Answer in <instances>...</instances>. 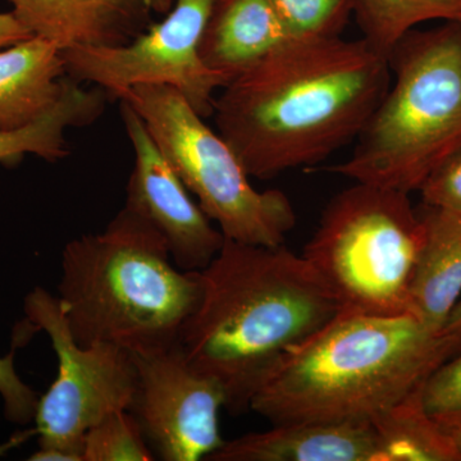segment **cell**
<instances>
[{
	"label": "cell",
	"instance_id": "6da1fadb",
	"mask_svg": "<svg viewBox=\"0 0 461 461\" xmlns=\"http://www.w3.org/2000/svg\"><path fill=\"white\" fill-rule=\"evenodd\" d=\"M391 80L363 38H294L221 89L212 115L248 175L269 180L357 140Z\"/></svg>",
	"mask_w": 461,
	"mask_h": 461
},
{
	"label": "cell",
	"instance_id": "7a4b0ae2",
	"mask_svg": "<svg viewBox=\"0 0 461 461\" xmlns=\"http://www.w3.org/2000/svg\"><path fill=\"white\" fill-rule=\"evenodd\" d=\"M198 308L182 330L187 362L222 386L239 415L285 355L342 312L341 303L303 256L286 248L224 240L203 271Z\"/></svg>",
	"mask_w": 461,
	"mask_h": 461
},
{
	"label": "cell",
	"instance_id": "3957f363",
	"mask_svg": "<svg viewBox=\"0 0 461 461\" xmlns=\"http://www.w3.org/2000/svg\"><path fill=\"white\" fill-rule=\"evenodd\" d=\"M460 350L459 336L432 332L411 314L341 312L285 355L250 409L272 426L377 421Z\"/></svg>",
	"mask_w": 461,
	"mask_h": 461
},
{
	"label": "cell",
	"instance_id": "277c9868",
	"mask_svg": "<svg viewBox=\"0 0 461 461\" xmlns=\"http://www.w3.org/2000/svg\"><path fill=\"white\" fill-rule=\"evenodd\" d=\"M200 297V271L178 268L162 235L126 205L104 230L63 249L58 299L80 345L171 348Z\"/></svg>",
	"mask_w": 461,
	"mask_h": 461
},
{
	"label": "cell",
	"instance_id": "5b68a950",
	"mask_svg": "<svg viewBox=\"0 0 461 461\" xmlns=\"http://www.w3.org/2000/svg\"><path fill=\"white\" fill-rule=\"evenodd\" d=\"M393 80L348 159L324 168L411 194L461 147V25L412 32L388 56Z\"/></svg>",
	"mask_w": 461,
	"mask_h": 461
},
{
	"label": "cell",
	"instance_id": "8992f818",
	"mask_svg": "<svg viewBox=\"0 0 461 461\" xmlns=\"http://www.w3.org/2000/svg\"><path fill=\"white\" fill-rule=\"evenodd\" d=\"M426 241L409 194L355 182L321 215L302 256L332 288L342 312L411 314V290Z\"/></svg>",
	"mask_w": 461,
	"mask_h": 461
},
{
	"label": "cell",
	"instance_id": "52a82bcc",
	"mask_svg": "<svg viewBox=\"0 0 461 461\" xmlns=\"http://www.w3.org/2000/svg\"><path fill=\"white\" fill-rule=\"evenodd\" d=\"M120 100L147 124L163 156L224 238L277 247L296 226L293 203L280 190H257L226 140L167 85H140Z\"/></svg>",
	"mask_w": 461,
	"mask_h": 461
},
{
	"label": "cell",
	"instance_id": "ba28073f",
	"mask_svg": "<svg viewBox=\"0 0 461 461\" xmlns=\"http://www.w3.org/2000/svg\"><path fill=\"white\" fill-rule=\"evenodd\" d=\"M26 321L50 336L58 373L39 399L36 427L5 447L38 436L32 461H83L85 435L112 412L129 411L138 384L132 353L109 344L76 342L58 296L36 287L25 300Z\"/></svg>",
	"mask_w": 461,
	"mask_h": 461
},
{
	"label": "cell",
	"instance_id": "9c48e42d",
	"mask_svg": "<svg viewBox=\"0 0 461 461\" xmlns=\"http://www.w3.org/2000/svg\"><path fill=\"white\" fill-rule=\"evenodd\" d=\"M218 0H176L160 23L121 45H80L63 50L67 76L120 100L140 85H167L203 118L213 113L215 93L227 80L205 66L200 41Z\"/></svg>",
	"mask_w": 461,
	"mask_h": 461
},
{
	"label": "cell",
	"instance_id": "30bf717a",
	"mask_svg": "<svg viewBox=\"0 0 461 461\" xmlns=\"http://www.w3.org/2000/svg\"><path fill=\"white\" fill-rule=\"evenodd\" d=\"M132 357L138 384L129 411L157 459L206 460L220 450L226 396L218 381L194 368L180 344Z\"/></svg>",
	"mask_w": 461,
	"mask_h": 461
},
{
	"label": "cell",
	"instance_id": "8fae6325",
	"mask_svg": "<svg viewBox=\"0 0 461 461\" xmlns=\"http://www.w3.org/2000/svg\"><path fill=\"white\" fill-rule=\"evenodd\" d=\"M121 115L135 163L127 184V208L141 215L165 239L173 263L203 271L224 244V235L194 202L190 191L163 156L140 114L124 100Z\"/></svg>",
	"mask_w": 461,
	"mask_h": 461
},
{
	"label": "cell",
	"instance_id": "7c38bea8",
	"mask_svg": "<svg viewBox=\"0 0 461 461\" xmlns=\"http://www.w3.org/2000/svg\"><path fill=\"white\" fill-rule=\"evenodd\" d=\"M206 461H388L373 421L276 424L224 442Z\"/></svg>",
	"mask_w": 461,
	"mask_h": 461
},
{
	"label": "cell",
	"instance_id": "4fadbf2b",
	"mask_svg": "<svg viewBox=\"0 0 461 461\" xmlns=\"http://www.w3.org/2000/svg\"><path fill=\"white\" fill-rule=\"evenodd\" d=\"M33 36L62 50L80 45L126 44L144 32L145 0H8Z\"/></svg>",
	"mask_w": 461,
	"mask_h": 461
},
{
	"label": "cell",
	"instance_id": "5bb4252c",
	"mask_svg": "<svg viewBox=\"0 0 461 461\" xmlns=\"http://www.w3.org/2000/svg\"><path fill=\"white\" fill-rule=\"evenodd\" d=\"M290 39L273 0H218L200 41V57L230 84Z\"/></svg>",
	"mask_w": 461,
	"mask_h": 461
},
{
	"label": "cell",
	"instance_id": "9a60e30c",
	"mask_svg": "<svg viewBox=\"0 0 461 461\" xmlns=\"http://www.w3.org/2000/svg\"><path fill=\"white\" fill-rule=\"evenodd\" d=\"M67 83L63 50L32 36L0 50V129L16 130L50 111Z\"/></svg>",
	"mask_w": 461,
	"mask_h": 461
},
{
	"label": "cell",
	"instance_id": "2e32d148",
	"mask_svg": "<svg viewBox=\"0 0 461 461\" xmlns=\"http://www.w3.org/2000/svg\"><path fill=\"white\" fill-rule=\"evenodd\" d=\"M426 241L411 290V314L442 333L461 296V215L429 208L423 215Z\"/></svg>",
	"mask_w": 461,
	"mask_h": 461
},
{
	"label": "cell",
	"instance_id": "e0dca14e",
	"mask_svg": "<svg viewBox=\"0 0 461 461\" xmlns=\"http://www.w3.org/2000/svg\"><path fill=\"white\" fill-rule=\"evenodd\" d=\"M104 90L84 89L67 76L62 95L56 104L32 123L16 130L0 129V165H20L26 154L57 162L69 154L67 130L95 122L104 111Z\"/></svg>",
	"mask_w": 461,
	"mask_h": 461
},
{
	"label": "cell",
	"instance_id": "ac0fdd59",
	"mask_svg": "<svg viewBox=\"0 0 461 461\" xmlns=\"http://www.w3.org/2000/svg\"><path fill=\"white\" fill-rule=\"evenodd\" d=\"M364 41L384 56L420 23H460L461 0H353Z\"/></svg>",
	"mask_w": 461,
	"mask_h": 461
},
{
	"label": "cell",
	"instance_id": "d6986e66",
	"mask_svg": "<svg viewBox=\"0 0 461 461\" xmlns=\"http://www.w3.org/2000/svg\"><path fill=\"white\" fill-rule=\"evenodd\" d=\"M420 393L373 421L384 438L388 461H461L453 435L424 411Z\"/></svg>",
	"mask_w": 461,
	"mask_h": 461
},
{
	"label": "cell",
	"instance_id": "ffe728a7",
	"mask_svg": "<svg viewBox=\"0 0 461 461\" xmlns=\"http://www.w3.org/2000/svg\"><path fill=\"white\" fill-rule=\"evenodd\" d=\"M140 424L130 411L112 412L85 435L83 461H153Z\"/></svg>",
	"mask_w": 461,
	"mask_h": 461
},
{
	"label": "cell",
	"instance_id": "44dd1931",
	"mask_svg": "<svg viewBox=\"0 0 461 461\" xmlns=\"http://www.w3.org/2000/svg\"><path fill=\"white\" fill-rule=\"evenodd\" d=\"M293 38L339 36L353 0H273Z\"/></svg>",
	"mask_w": 461,
	"mask_h": 461
},
{
	"label": "cell",
	"instance_id": "7402d4cb",
	"mask_svg": "<svg viewBox=\"0 0 461 461\" xmlns=\"http://www.w3.org/2000/svg\"><path fill=\"white\" fill-rule=\"evenodd\" d=\"M421 406L430 420L453 433L461 427V350L424 382Z\"/></svg>",
	"mask_w": 461,
	"mask_h": 461
},
{
	"label": "cell",
	"instance_id": "603a6c76",
	"mask_svg": "<svg viewBox=\"0 0 461 461\" xmlns=\"http://www.w3.org/2000/svg\"><path fill=\"white\" fill-rule=\"evenodd\" d=\"M26 330H18L14 335V348L11 353L0 357V396L5 403V418L12 423L26 426L35 420L41 396L26 384L14 369V351L23 342Z\"/></svg>",
	"mask_w": 461,
	"mask_h": 461
},
{
	"label": "cell",
	"instance_id": "cb8c5ba5",
	"mask_svg": "<svg viewBox=\"0 0 461 461\" xmlns=\"http://www.w3.org/2000/svg\"><path fill=\"white\" fill-rule=\"evenodd\" d=\"M420 191L429 208L461 215V147L429 173Z\"/></svg>",
	"mask_w": 461,
	"mask_h": 461
},
{
	"label": "cell",
	"instance_id": "d4e9b609",
	"mask_svg": "<svg viewBox=\"0 0 461 461\" xmlns=\"http://www.w3.org/2000/svg\"><path fill=\"white\" fill-rule=\"evenodd\" d=\"M32 36V33L14 16V12L0 14V50L26 41Z\"/></svg>",
	"mask_w": 461,
	"mask_h": 461
},
{
	"label": "cell",
	"instance_id": "484cf974",
	"mask_svg": "<svg viewBox=\"0 0 461 461\" xmlns=\"http://www.w3.org/2000/svg\"><path fill=\"white\" fill-rule=\"evenodd\" d=\"M442 333L461 338V296L446 321Z\"/></svg>",
	"mask_w": 461,
	"mask_h": 461
},
{
	"label": "cell",
	"instance_id": "4316f807",
	"mask_svg": "<svg viewBox=\"0 0 461 461\" xmlns=\"http://www.w3.org/2000/svg\"><path fill=\"white\" fill-rule=\"evenodd\" d=\"M175 2L176 0H145L148 7L150 8V11L163 14H167L169 11H171Z\"/></svg>",
	"mask_w": 461,
	"mask_h": 461
},
{
	"label": "cell",
	"instance_id": "83f0119b",
	"mask_svg": "<svg viewBox=\"0 0 461 461\" xmlns=\"http://www.w3.org/2000/svg\"><path fill=\"white\" fill-rule=\"evenodd\" d=\"M453 435L455 442H456L457 448H459L461 454V427L459 429L455 430V432L451 433Z\"/></svg>",
	"mask_w": 461,
	"mask_h": 461
},
{
	"label": "cell",
	"instance_id": "f1b7e54d",
	"mask_svg": "<svg viewBox=\"0 0 461 461\" xmlns=\"http://www.w3.org/2000/svg\"><path fill=\"white\" fill-rule=\"evenodd\" d=\"M460 25H461V21H460Z\"/></svg>",
	"mask_w": 461,
	"mask_h": 461
}]
</instances>
